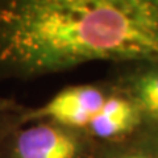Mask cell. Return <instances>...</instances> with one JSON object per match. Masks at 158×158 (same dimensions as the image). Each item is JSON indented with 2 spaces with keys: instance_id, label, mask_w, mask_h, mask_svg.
Here are the masks:
<instances>
[{
  "instance_id": "cell-1",
  "label": "cell",
  "mask_w": 158,
  "mask_h": 158,
  "mask_svg": "<svg viewBox=\"0 0 158 158\" xmlns=\"http://www.w3.org/2000/svg\"><path fill=\"white\" fill-rule=\"evenodd\" d=\"M98 61L158 65V0H0V81Z\"/></svg>"
},
{
  "instance_id": "cell-2",
  "label": "cell",
  "mask_w": 158,
  "mask_h": 158,
  "mask_svg": "<svg viewBox=\"0 0 158 158\" xmlns=\"http://www.w3.org/2000/svg\"><path fill=\"white\" fill-rule=\"evenodd\" d=\"M15 113H0V158H95L99 142L86 132L54 121L23 124Z\"/></svg>"
},
{
  "instance_id": "cell-3",
  "label": "cell",
  "mask_w": 158,
  "mask_h": 158,
  "mask_svg": "<svg viewBox=\"0 0 158 158\" xmlns=\"http://www.w3.org/2000/svg\"><path fill=\"white\" fill-rule=\"evenodd\" d=\"M113 91L112 83L100 82L67 86L57 92L45 104L27 108L15 113L19 123L54 121L86 132L100 113Z\"/></svg>"
},
{
  "instance_id": "cell-4",
  "label": "cell",
  "mask_w": 158,
  "mask_h": 158,
  "mask_svg": "<svg viewBox=\"0 0 158 158\" xmlns=\"http://www.w3.org/2000/svg\"><path fill=\"white\" fill-rule=\"evenodd\" d=\"M108 81L135 103L145 123L158 128V65L146 62L116 65Z\"/></svg>"
},
{
  "instance_id": "cell-5",
  "label": "cell",
  "mask_w": 158,
  "mask_h": 158,
  "mask_svg": "<svg viewBox=\"0 0 158 158\" xmlns=\"http://www.w3.org/2000/svg\"><path fill=\"white\" fill-rule=\"evenodd\" d=\"M95 158H158V128L144 121L124 137L99 142Z\"/></svg>"
},
{
  "instance_id": "cell-6",
  "label": "cell",
  "mask_w": 158,
  "mask_h": 158,
  "mask_svg": "<svg viewBox=\"0 0 158 158\" xmlns=\"http://www.w3.org/2000/svg\"><path fill=\"white\" fill-rule=\"evenodd\" d=\"M24 108V106L19 104L9 98L0 96V113H8V112H19Z\"/></svg>"
}]
</instances>
